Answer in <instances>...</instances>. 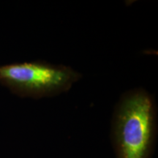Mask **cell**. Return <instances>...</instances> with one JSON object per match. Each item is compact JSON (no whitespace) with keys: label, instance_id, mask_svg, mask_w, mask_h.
<instances>
[{"label":"cell","instance_id":"6da1fadb","mask_svg":"<svg viewBox=\"0 0 158 158\" xmlns=\"http://www.w3.org/2000/svg\"><path fill=\"white\" fill-rule=\"evenodd\" d=\"M156 126L157 108L149 92L135 89L124 93L112 119L116 158H149Z\"/></svg>","mask_w":158,"mask_h":158},{"label":"cell","instance_id":"7a4b0ae2","mask_svg":"<svg viewBox=\"0 0 158 158\" xmlns=\"http://www.w3.org/2000/svg\"><path fill=\"white\" fill-rule=\"evenodd\" d=\"M70 67L42 61L0 66V84L21 98H42L68 92L81 79Z\"/></svg>","mask_w":158,"mask_h":158}]
</instances>
